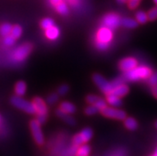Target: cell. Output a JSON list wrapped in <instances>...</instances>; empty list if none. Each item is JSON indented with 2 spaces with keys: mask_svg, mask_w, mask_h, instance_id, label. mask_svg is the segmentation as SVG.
<instances>
[{
  "mask_svg": "<svg viewBox=\"0 0 157 156\" xmlns=\"http://www.w3.org/2000/svg\"><path fill=\"white\" fill-rule=\"evenodd\" d=\"M124 81H125V80H124V77H118V78H116L114 81H112L111 83H112V85H113V89H115V88H117V86H119V85H122V84L124 83Z\"/></svg>",
  "mask_w": 157,
  "mask_h": 156,
  "instance_id": "4dcf8cb0",
  "label": "cell"
},
{
  "mask_svg": "<svg viewBox=\"0 0 157 156\" xmlns=\"http://www.w3.org/2000/svg\"><path fill=\"white\" fill-rule=\"evenodd\" d=\"M53 26H54V22L52 18H44L42 22H41V26H42L43 29H45V30H47V29H49V28H50Z\"/></svg>",
  "mask_w": 157,
  "mask_h": 156,
  "instance_id": "cb8c5ba5",
  "label": "cell"
},
{
  "mask_svg": "<svg viewBox=\"0 0 157 156\" xmlns=\"http://www.w3.org/2000/svg\"><path fill=\"white\" fill-rule=\"evenodd\" d=\"M56 10L62 15L66 16L69 14V8H68L67 5L64 2H61L60 3H58L56 6Z\"/></svg>",
  "mask_w": 157,
  "mask_h": 156,
  "instance_id": "44dd1931",
  "label": "cell"
},
{
  "mask_svg": "<svg viewBox=\"0 0 157 156\" xmlns=\"http://www.w3.org/2000/svg\"><path fill=\"white\" fill-rule=\"evenodd\" d=\"M151 73V69L147 66H136L130 71L125 72L123 77L125 81H136L140 79H148Z\"/></svg>",
  "mask_w": 157,
  "mask_h": 156,
  "instance_id": "6da1fadb",
  "label": "cell"
},
{
  "mask_svg": "<svg viewBox=\"0 0 157 156\" xmlns=\"http://www.w3.org/2000/svg\"><path fill=\"white\" fill-rule=\"evenodd\" d=\"M79 135L82 137L84 143H86L88 141H90L92 139V137H93V131L90 128H89V127H86Z\"/></svg>",
  "mask_w": 157,
  "mask_h": 156,
  "instance_id": "ac0fdd59",
  "label": "cell"
},
{
  "mask_svg": "<svg viewBox=\"0 0 157 156\" xmlns=\"http://www.w3.org/2000/svg\"><path fill=\"white\" fill-rule=\"evenodd\" d=\"M90 153V146L87 144H82L77 151V156H89Z\"/></svg>",
  "mask_w": 157,
  "mask_h": 156,
  "instance_id": "d6986e66",
  "label": "cell"
},
{
  "mask_svg": "<svg viewBox=\"0 0 157 156\" xmlns=\"http://www.w3.org/2000/svg\"><path fill=\"white\" fill-rule=\"evenodd\" d=\"M137 66V61L133 57H127L121 60L119 64L120 69L124 72L130 71Z\"/></svg>",
  "mask_w": 157,
  "mask_h": 156,
  "instance_id": "ba28073f",
  "label": "cell"
},
{
  "mask_svg": "<svg viewBox=\"0 0 157 156\" xmlns=\"http://www.w3.org/2000/svg\"><path fill=\"white\" fill-rule=\"evenodd\" d=\"M100 99V97H98V96L95 95H89L86 98V101H87L88 103L91 104V105H95V103L98 100Z\"/></svg>",
  "mask_w": 157,
  "mask_h": 156,
  "instance_id": "d6a6232c",
  "label": "cell"
},
{
  "mask_svg": "<svg viewBox=\"0 0 157 156\" xmlns=\"http://www.w3.org/2000/svg\"><path fill=\"white\" fill-rule=\"evenodd\" d=\"M33 104L35 107L36 113H38V115H47V107L43 100L39 97L34 98L33 101Z\"/></svg>",
  "mask_w": 157,
  "mask_h": 156,
  "instance_id": "30bf717a",
  "label": "cell"
},
{
  "mask_svg": "<svg viewBox=\"0 0 157 156\" xmlns=\"http://www.w3.org/2000/svg\"><path fill=\"white\" fill-rule=\"evenodd\" d=\"M107 102L111 106L113 107H120L122 105V101L121 100V97H117L111 93L107 94Z\"/></svg>",
  "mask_w": 157,
  "mask_h": 156,
  "instance_id": "7c38bea8",
  "label": "cell"
},
{
  "mask_svg": "<svg viewBox=\"0 0 157 156\" xmlns=\"http://www.w3.org/2000/svg\"><path fill=\"white\" fill-rule=\"evenodd\" d=\"M15 93L17 96H19V97H22L23 95H25L26 91V85L24 81H18L17 82L15 85Z\"/></svg>",
  "mask_w": 157,
  "mask_h": 156,
  "instance_id": "9a60e30c",
  "label": "cell"
},
{
  "mask_svg": "<svg viewBox=\"0 0 157 156\" xmlns=\"http://www.w3.org/2000/svg\"><path fill=\"white\" fill-rule=\"evenodd\" d=\"M0 121H1V117H0Z\"/></svg>",
  "mask_w": 157,
  "mask_h": 156,
  "instance_id": "ee69618b",
  "label": "cell"
},
{
  "mask_svg": "<svg viewBox=\"0 0 157 156\" xmlns=\"http://www.w3.org/2000/svg\"><path fill=\"white\" fill-rule=\"evenodd\" d=\"M58 101V95L57 93H52V94L49 95V97H48L47 99H46V102H47L49 105H54Z\"/></svg>",
  "mask_w": 157,
  "mask_h": 156,
  "instance_id": "4316f807",
  "label": "cell"
},
{
  "mask_svg": "<svg viewBox=\"0 0 157 156\" xmlns=\"http://www.w3.org/2000/svg\"><path fill=\"white\" fill-rule=\"evenodd\" d=\"M155 126H156V127H157V121H156V123H155Z\"/></svg>",
  "mask_w": 157,
  "mask_h": 156,
  "instance_id": "7bdbcfd3",
  "label": "cell"
},
{
  "mask_svg": "<svg viewBox=\"0 0 157 156\" xmlns=\"http://www.w3.org/2000/svg\"><path fill=\"white\" fill-rule=\"evenodd\" d=\"M63 120L66 121L67 124H69L70 125H74V124H75V120H74V119L73 118V117L70 116H68V114L66 115V116L64 117Z\"/></svg>",
  "mask_w": 157,
  "mask_h": 156,
  "instance_id": "8d00e7d4",
  "label": "cell"
},
{
  "mask_svg": "<svg viewBox=\"0 0 157 156\" xmlns=\"http://www.w3.org/2000/svg\"><path fill=\"white\" fill-rule=\"evenodd\" d=\"M128 91H129V89H128L127 85H124V84H122V85H119L117 88L113 89L111 93H113V94H114V95L118 97H122L127 95Z\"/></svg>",
  "mask_w": 157,
  "mask_h": 156,
  "instance_id": "8fae6325",
  "label": "cell"
},
{
  "mask_svg": "<svg viewBox=\"0 0 157 156\" xmlns=\"http://www.w3.org/2000/svg\"><path fill=\"white\" fill-rule=\"evenodd\" d=\"M103 116L108 117V118L116 119L119 120H123L126 118V113L121 109L113 108H104L101 111Z\"/></svg>",
  "mask_w": 157,
  "mask_h": 156,
  "instance_id": "52a82bcc",
  "label": "cell"
},
{
  "mask_svg": "<svg viewBox=\"0 0 157 156\" xmlns=\"http://www.w3.org/2000/svg\"><path fill=\"white\" fill-rule=\"evenodd\" d=\"M94 83L98 85V87L105 94H109V93H112V91L113 90V85H112L111 82L106 81L101 75L100 74H94Z\"/></svg>",
  "mask_w": 157,
  "mask_h": 156,
  "instance_id": "5b68a950",
  "label": "cell"
},
{
  "mask_svg": "<svg viewBox=\"0 0 157 156\" xmlns=\"http://www.w3.org/2000/svg\"><path fill=\"white\" fill-rule=\"evenodd\" d=\"M147 17L148 19L151 21H155V19H157V6L149 10V12L147 13Z\"/></svg>",
  "mask_w": 157,
  "mask_h": 156,
  "instance_id": "83f0119b",
  "label": "cell"
},
{
  "mask_svg": "<svg viewBox=\"0 0 157 156\" xmlns=\"http://www.w3.org/2000/svg\"><path fill=\"white\" fill-rule=\"evenodd\" d=\"M140 1H138V0H129L128 1V6H129L130 9H135V8L137 7Z\"/></svg>",
  "mask_w": 157,
  "mask_h": 156,
  "instance_id": "d590c367",
  "label": "cell"
},
{
  "mask_svg": "<svg viewBox=\"0 0 157 156\" xmlns=\"http://www.w3.org/2000/svg\"><path fill=\"white\" fill-rule=\"evenodd\" d=\"M94 105H95V106L97 107L100 111H101L103 110L104 108H105L106 107H107V103H106L105 101H104L103 99L100 98V99L96 102Z\"/></svg>",
  "mask_w": 157,
  "mask_h": 156,
  "instance_id": "f546056e",
  "label": "cell"
},
{
  "mask_svg": "<svg viewBox=\"0 0 157 156\" xmlns=\"http://www.w3.org/2000/svg\"><path fill=\"white\" fill-rule=\"evenodd\" d=\"M102 24L104 27L109 28V30H113L117 29L121 24V20L119 15L111 13V14H106L104 17L102 19Z\"/></svg>",
  "mask_w": 157,
  "mask_h": 156,
  "instance_id": "277c9868",
  "label": "cell"
},
{
  "mask_svg": "<svg viewBox=\"0 0 157 156\" xmlns=\"http://www.w3.org/2000/svg\"><path fill=\"white\" fill-rule=\"evenodd\" d=\"M151 156H157V154H156V153H155V154H152V155H151Z\"/></svg>",
  "mask_w": 157,
  "mask_h": 156,
  "instance_id": "b9f144b4",
  "label": "cell"
},
{
  "mask_svg": "<svg viewBox=\"0 0 157 156\" xmlns=\"http://www.w3.org/2000/svg\"><path fill=\"white\" fill-rule=\"evenodd\" d=\"M117 1L118 3L123 4V3H125V2H127L128 0H117Z\"/></svg>",
  "mask_w": 157,
  "mask_h": 156,
  "instance_id": "ab89813d",
  "label": "cell"
},
{
  "mask_svg": "<svg viewBox=\"0 0 157 156\" xmlns=\"http://www.w3.org/2000/svg\"><path fill=\"white\" fill-rule=\"evenodd\" d=\"M60 109L67 114H73L76 112V107L70 102H63L60 105Z\"/></svg>",
  "mask_w": 157,
  "mask_h": 156,
  "instance_id": "5bb4252c",
  "label": "cell"
},
{
  "mask_svg": "<svg viewBox=\"0 0 157 156\" xmlns=\"http://www.w3.org/2000/svg\"><path fill=\"white\" fill-rule=\"evenodd\" d=\"M112 38H113V33L109 28L102 27L98 30V34H97V40L100 42L109 43Z\"/></svg>",
  "mask_w": 157,
  "mask_h": 156,
  "instance_id": "9c48e42d",
  "label": "cell"
},
{
  "mask_svg": "<svg viewBox=\"0 0 157 156\" xmlns=\"http://www.w3.org/2000/svg\"><path fill=\"white\" fill-rule=\"evenodd\" d=\"M58 92V94H59V95H61V96L66 95V93L69 92V87H68L67 85H62V86H60L59 87Z\"/></svg>",
  "mask_w": 157,
  "mask_h": 156,
  "instance_id": "836d02e7",
  "label": "cell"
},
{
  "mask_svg": "<svg viewBox=\"0 0 157 156\" xmlns=\"http://www.w3.org/2000/svg\"><path fill=\"white\" fill-rule=\"evenodd\" d=\"M109 44L106 43V42H100L98 40H96V46L98 49H99L100 50H107L108 47H109Z\"/></svg>",
  "mask_w": 157,
  "mask_h": 156,
  "instance_id": "1f68e13d",
  "label": "cell"
},
{
  "mask_svg": "<svg viewBox=\"0 0 157 156\" xmlns=\"http://www.w3.org/2000/svg\"><path fill=\"white\" fill-rule=\"evenodd\" d=\"M98 111H99V109H98L95 105H92L86 108V110H85V112H86V114L88 115V116H92V115H94L96 114V113H98Z\"/></svg>",
  "mask_w": 157,
  "mask_h": 156,
  "instance_id": "d4e9b609",
  "label": "cell"
},
{
  "mask_svg": "<svg viewBox=\"0 0 157 156\" xmlns=\"http://www.w3.org/2000/svg\"><path fill=\"white\" fill-rule=\"evenodd\" d=\"M136 19L138 22V23L140 24H144L147 22L148 20V17H147V14H146L144 11H138L136 14Z\"/></svg>",
  "mask_w": 157,
  "mask_h": 156,
  "instance_id": "7402d4cb",
  "label": "cell"
},
{
  "mask_svg": "<svg viewBox=\"0 0 157 156\" xmlns=\"http://www.w3.org/2000/svg\"><path fill=\"white\" fill-rule=\"evenodd\" d=\"M59 29L57 26H51L50 28L46 30V35L49 39L55 40L58 38L59 36Z\"/></svg>",
  "mask_w": 157,
  "mask_h": 156,
  "instance_id": "4fadbf2b",
  "label": "cell"
},
{
  "mask_svg": "<svg viewBox=\"0 0 157 156\" xmlns=\"http://www.w3.org/2000/svg\"><path fill=\"white\" fill-rule=\"evenodd\" d=\"M151 93H152L154 97L157 99V85H155V86L151 87Z\"/></svg>",
  "mask_w": 157,
  "mask_h": 156,
  "instance_id": "74e56055",
  "label": "cell"
},
{
  "mask_svg": "<svg viewBox=\"0 0 157 156\" xmlns=\"http://www.w3.org/2000/svg\"><path fill=\"white\" fill-rule=\"evenodd\" d=\"M30 129L35 142L38 145H42L44 143V136L42 134L41 124L37 120H32L30 122Z\"/></svg>",
  "mask_w": 157,
  "mask_h": 156,
  "instance_id": "8992f818",
  "label": "cell"
},
{
  "mask_svg": "<svg viewBox=\"0 0 157 156\" xmlns=\"http://www.w3.org/2000/svg\"><path fill=\"white\" fill-rule=\"evenodd\" d=\"M138 1H140V0H138Z\"/></svg>",
  "mask_w": 157,
  "mask_h": 156,
  "instance_id": "bcb514c9",
  "label": "cell"
},
{
  "mask_svg": "<svg viewBox=\"0 0 157 156\" xmlns=\"http://www.w3.org/2000/svg\"><path fill=\"white\" fill-rule=\"evenodd\" d=\"M155 153H156V154H157V150H156V151H155Z\"/></svg>",
  "mask_w": 157,
  "mask_h": 156,
  "instance_id": "f6af8a7d",
  "label": "cell"
},
{
  "mask_svg": "<svg viewBox=\"0 0 157 156\" xmlns=\"http://www.w3.org/2000/svg\"><path fill=\"white\" fill-rule=\"evenodd\" d=\"M10 102L15 108L21 109L29 114H35L36 113L35 107H34L33 102L26 101L19 96L16 95L14 97H12L10 99Z\"/></svg>",
  "mask_w": 157,
  "mask_h": 156,
  "instance_id": "7a4b0ae2",
  "label": "cell"
},
{
  "mask_svg": "<svg viewBox=\"0 0 157 156\" xmlns=\"http://www.w3.org/2000/svg\"><path fill=\"white\" fill-rule=\"evenodd\" d=\"M154 1V2H155V4H156V6H157V0H153Z\"/></svg>",
  "mask_w": 157,
  "mask_h": 156,
  "instance_id": "60d3db41",
  "label": "cell"
},
{
  "mask_svg": "<svg viewBox=\"0 0 157 156\" xmlns=\"http://www.w3.org/2000/svg\"><path fill=\"white\" fill-rule=\"evenodd\" d=\"M121 25L128 29H133V28L137 27L138 22L132 18H123L121 20Z\"/></svg>",
  "mask_w": 157,
  "mask_h": 156,
  "instance_id": "2e32d148",
  "label": "cell"
},
{
  "mask_svg": "<svg viewBox=\"0 0 157 156\" xmlns=\"http://www.w3.org/2000/svg\"><path fill=\"white\" fill-rule=\"evenodd\" d=\"M46 119H47V115H38L36 120L38 121L40 124H43L46 121Z\"/></svg>",
  "mask_w": 157,
  "mask_h": 156,
  "instance_id": "e575fe53",
  "label": "cell"
},
{
  "mask_svg": "<svg viewBox=\"0 0 157 156\" xmlns=\"http://www.w3.org/2000/svg\"><path fill=\"white\" fill-rule=\"evenodd\" d=\"M12 28H13V26H12L11 24L3 23L2 26H0V34L3 37L10 35V33H11Z\"/></svg>",
  "mask_w": 157,
  "mask_h": 156,
  "instance_id": "ffe728a7",
  "label": "cell"
},
{
  "mask_svg": "<svg viewBox=\"0 0 157 156\" xmlns=\"http://www.w3.org/2000/svg\"><path fill=\"white\" fill-rule=\"evenodd\" d=\"M15 38L14 37H12L11 35H7V36H5L4 37V39H3V43L5 46H13L15 42Z\"/></svg>",
  "mask_w": 157,
  "mask_h": 156,
  "instance_id": "484cf974",
  "label": "cell"
},
{
  "mask_svg": "<svg viewBox=\"0 0 157 156\" xmlns=\"http://www.w3.org/2000/svg\"><path fill=\"white\" fill-rule=\"evenodd\" d=\"M148 84L151 87L157 85V72L151 73V75L148 78Z\"/></svg>",
  "mask_w": 157,
  "mask_h": 156,
  "instance_id": "f1b7e54d",
  "label": "cell"
},
{
  "mask_svg": "<svg viewBox=\"0 0 157 156\" xmlns=\"http://www.w3.org/2000/svg\"><path fill=\"white\" fill-rule=\"evenodd\" d=\"M32 50V46L30 43H26L19 47L16 48L12 53L13 59L16 61H22L26 59Z\"/></svg>",
  "mask_w": 157,
  "mask_h": 156,
  "instance_id": "3957f363",
  "label": "cell"
},
{
  "mask_svg": "<svg viewBox=\"0 0 157 156\" xmlns=\"http://www.w3.org/2000/svg\"><path fill=\"white\" fill-rule=\"evenodd\" d=\"M22 27L19 26V25H15V26H13L11 30V33H10V35L12 37H14L15 39L20 38L21 35H22Z\"/></svg>",
  "mask_w": 157,
  "mask_h": 156,
  "instance_id": "603a6c76",
  "label": "cell"
},
{
  "mask_svg": "<svg viewBox=\"0 0 157 156\" xmlns=\"http://www.w3.org/2000/svg\"><path fill=\"white\" fill-rule=\"evenodd\" d=\"M50 2L52 5H54V6H56L58 3L62 2V0H50Z\"/></svg>",
  "mask_w": 157,
  "mask_h": 156,
  "instance_id": "f35d334b",
  "label": "cell"
},
{
  "mask_svg": "<svg viewBox=\"0 0 157 156\" xmlns=\"http://www.w3.org/2000/svg\"><path fill=\"white\" fill-rule=\"evenodd\" d=\"M124 125L128 130L133 131L137 128V122L136 120L135 119L128 117V118L124 119Z\"/></svg>",
  "mask_w": 157,
  "mask_h": 156,
  "instance_id": "e0dca14e",
  "label": "cell"
}]
</instances>
